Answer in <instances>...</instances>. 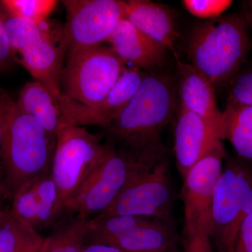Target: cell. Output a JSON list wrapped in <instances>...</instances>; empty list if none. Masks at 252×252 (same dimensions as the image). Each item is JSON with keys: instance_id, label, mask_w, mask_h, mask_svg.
Returning <instances> with one entry per match:
<instances>
[{"instance_id": "cell-8", "label": "cell", "mask_w": 252, "mask_h": 252, "mask_svg": "<svg viewBox=\"0 0 252 252\" xmlns=\"http://www.w3.org/2000/svg\"><path fill=\"white\" fill-rule=\"evenodd\" d=\"M127 65L110 46L100 44L67 56L61 77L63 95L85 105L102 102Z\"/></svg>"}, {"instance_id": "cell-34", "label": "cell", "mask_w": 252, "mask_h": 252, "mask_svg": "<svg viewBox=\"0 0 252 252\" xmlns=\"http://www.w3.org/2000/svg\"><path fill=\"white\" fill-rule=\"evenodd\" d=\"M4 210V209L1 208V207H0V210Z\"/></svg>"}, {"instance_id": "cell-1", "label": "cell", "mask_w": 252, "mask_h": 252, "mask_svg": "<svg viewBox=\"0 0 252 252\" xmlns=\"http://www.w3.org/2000/svg\"><path fill=\"white\" fill-rule=\"evenodd\" d=\"M0 130V158L13 198L23 185L51 171L56 138L35 119L20 110L1 87Z\"/></svg>"}, {"instance_id": "cell-33", "label": "cell", "mask_w": 252, "mask_h": 252, "mask_svg": "<svg viewBox=\"0 0 252 252\" xmlns=\"http://www.w3.org/2000/svg\"><path fill=\"white\" fill-rule=\"evenodd\" d=\"M0 144H1V130H0Z\"/></svg>"}, {"instance_id": "cell-7", "label": "cell", "mask_w": 252, "mask_h": 252, "mask_svg": "<svg viewBox=\"0 0 252 252\" xmlns=\"http://www.w3.org/2000/svg\"><path fill=\"white\" fill-rule=\"evenodd\" d=\"M217 182L207 233L217 252H231L242 222L252 212V172L227 159Z\"/></svg>"}, {"instance_id": "cell-19", "label": "cell", "mask_w": 252, "mask_h": 252, "mask_svg": "<svg viewBox=\"0 0 252 252\" xmlns=\"http://www.w3.org/2000/svg\"><path fill=\"white\" fill-rule=\"evenodd\" d=\"M92 227V219L64 214L44 238L39 252H81Z\"/></svg>"}, {"instance_id": "cell-27", "label": "cell", "mask_w": 252, "mask_h": 252, "mask_svg": "<svg viewBox=\"0 0 252 252\" xmlns=\"http://www.w3.org/2000/svg\"><path fill=\"white\" fill-rule=\"evenodd\" d=\"M15 63L5 29L4 11L0 4V72L7 70Z\"/></svg>"}, {"instance_id": "cell-30", "label": "cell", "mask_w": 252, "mask_h": 252, "mask_svg": "<svg viewBox=\"0 0 252 252\" xmlns=\"http://www.w3.org/2000/svg\"><path fill=\"white\" fill-rule=\"evenodd\" d=\"M245 13L244 14L247 22L248 23L249 28L252 31V0L246 1L245 3Z\"/></svg>"}, {"instance_id": "cell-23", "label": "cell", "mask_w": 252, "mask_h": 252, "mask_svg": "<svg viewBox=\"0 0 252 252\" xmlns=\"http://www.w3.org/2000/svg\"><path fill=\"white\" fill-rule=\"evenodd\" d=\"M233 4L230 0H184L182 4L190 14L204 19L220 17Z\"/></svg>"}, {"instance_id": "cell-28", "label": "cell", "mask_w": 252, "mask_h": 252, "mask_svg": "<svg viewBox=\"0 0 252 252\" xmlns=\"http://www.w3.org/2000/svg\"><path fill=\"white\" fill-rule=\"evenodd\" d=\"M81 252H128L122 249L103 243H86Z\"/></svg>"}, {"instance_id": "cell-12", "label": "cell", "mask_w": 252, "mask_h": 252, "mask_svg": "<svg viewBox=\"0 0 252 252\" xmlns=\"http://www.w3.org/2000/svg\"><path fill=\"white\" fill-rule=\"evenodd\" d=\"M144 74L138 68L127 67L108 95L96 105H85L62 94L59 100L61 113L60 128L86 126L106 128L132 98Z\"/></svg>"}, {"instance_id": "cell-6", "label": "cell", "mask_w": 252, "mask_h": 252, "mask_svg": "<svg viewBox=\"0 0 252 252\" xmlns=\"http://www.w3.org/2000/svg\"><path fill=\"white\" fill-rule=\"evenodd\" d=\"M103 137L78 126L61 127L58 131L51 173L59 193L60 218L102 160L107 149Z\"/></svg>"}, {"instance_id": "cell-29", "label": "cell", "mask_w": 252, "mask_h": 252, "mask_svg": "<svg viewBox=\"0 0 252 252\" xmlns=\"http://www.w3.org/2000/svg\"><path fill=\"white\" fill-rule=\"evenodd\" d=\"M7 198L12 200V197H11L9 189H8L7 184H6L4 167H3L2 162L0 158V207L1 208H2L1 204Z\"/></svg>"}, {"instance_id": "cell-3", "label": "cell", "mask_w": 252, "mask_h": 252, "mask_svg": "<svg viewBox=\"0 0 252 252\" xmlns=\"http://www.w3.org/2000/svg\"><path fill=\"white\" fill-rule=\"evenodd\" d=\"M176 93L170 76L145 73L135 94L104 132L114 143L134 151L161 142L160 133L175 112Z\"/></svg>"}, {"instance_id": "cell-24", "label": "cell", "mask_w": 252, "mask_h": 252, "mask_svg": "<svg viewBox=\"0 0 252 252\" xmlns=\"http://www.w3.org/2000/svg\"><path fill=\"white\" fill-rule=\"evenodd\" d=\"M227 86L228 102L252 106V69L239 72Z\"/></svg>"}, {"instance_id": "cell-20", "label": "cell", "mask_w": 252, "mask_h": 252, "mask_svg": "<svg viewBox=\"0 0 252 252\" xmlns=\"http://www.w3.org/2000/svg\"><path fill=\"white\" fill-rule=\"evenodd\" d=\"M224 140L240 157L252 162V106L228 102L223 112Z\"/></svg>"}, {"instance_id": "cell-17", "label": "cell", "mask_w": 252, "mask_h": 252, "mask_svg": "<svg viewBox=\"0 0 252 252\" xmlns=\"http://www.w3.org/2000/svg\"><path fill=\"white\" fill-rule=\"evenodd\" d=\"M125 18L146 36L178 56L175 44L180 34L171 11L148 0L125 1Z\"/></svg>"}, {"instance_id": "cell-4", "label": "cell", "mask_w": 252, "mask_h": 252, "mask_svg": "<svg viewBox=\"0 0 252 252\" xmlns=\"http://www.w3.org/2000/svg\"><path fill=\"white\" fill-rule=\"evenodd\" d=\"M4 11L5 29L15 63L26 68L59 101L67 51L64 23L49 18L33 21Z\"/></svg>"}, {"instance_id": "cell-25", "label": "cell", "mask_w": 252, "mask_h": 252, "mask_svg": "<svg viewBox=\"0 0 252 252\" xmlns=\"http://www.w3.org/2000/svg\"><path fill=\"white\" fill-rule=\"evenodd\" d=\"M215 252L206 230L199 229L184 234L183 252Z\"/></svg>"}, {"instance_id": "cell-2", "label": "cell", "mask_w": 252, "mask_h": 252, "mask_svg": "<svg viewBox=\"0 0 252 252\" xmlns=\"http://www.w3.org/2000/svg\"><path fill=\"white\" fill-rule=\"evenodd\" d=\"M166 153L162 141L134 151L109 140L102 160L69 200L64 214L89 220L99 216L131 181L155 166Z\"/></svg>"}, {"instance_id": "cell-26", "label": "cell", "mask_w": 252, "mask_h": 252, "mask_svg": "<svg viewBox=\"0 0 252 252\" xmlns=\"http://www.w3.org/2000/svg\"><path fill=\"white\" fill-rule=\"evenodd\" d=\"M231 252H252V212L242 222Z\"/></svg>"}, {"instance_id": "cell-16", "label": "cell", "mask_w": 252, "mask_h": 252, "mask_svg": "<svg viewBox=\"0 0 252 252\" xmlns=\"http://www.w3.org/2000/svg\"><path fill=\"white\" fill-rule=\"evenodd\" d=\"M181 107L206 120L223 126V112L218 108L215 89L190 63L175 56Z\"/></svg>"}, {"instance_id": "cell-14", "label": "cell", "mask_w": 252, "mask_h": 252, "mask_svg": "<svg viewBox=\"0 0 252 252\" xmlns=\"http://www.w3.org/2000/svg\"><path fill=\"white\" fill-rule=\"evenodd\" d=\"M11 211L39 232L51 228L60 219L59 193L51 171L34 177L13 195Z\"/></svg>"}, {"instance_id": "cell-32", "label": "cell", "mask_w": 252, "mask_h": 252, "mask_svg": "<svg viewBox=\"0 0 252 252\" xmlns=\"http://www.w3.org/2000/svg\"><path fill=\"white\" fill-rule=\"evenodd\" d=\"M162 252H177V249L175 248V245L172 246V248H169L168 250H165V251Z\"/></svg>"}, {"instance_id": "cell-9", "label": "cell", "mask_w": 252, "mask_h": 252, "mask_svg": "<svg viewBox=\"0 0 252 252\" xmlns=\"http://www.w3.org/2000/svg\"><path fill=\"white\" fill-rule=\"evenodd\" d=\"M175 195L165 157L131 181L99 216L145 217L173 223Z\"/></svg>"}, {"instance_id": "cell-22", "label": "cell", "mask_w": 252, "mask_h": 252, "mask_svg": "<svg viewBox=\"0 0 252 252\" xmlns=\"http://www.w3.org/2000/svg\"><path fill=\"white\" fill-rule=\"evenodd\" d=\"M56 0H1L2 7L9 14L33 21L47 19L59 4Z\"/></svg>"}, {"instance_id": "cell-18", "label": "cell", "mask_w": 252, "mask_h": 252, "mask_svg": "<svg viewBox=\"0 0 252 252\" xmlns=\"http://www.w3.org/2000/svg\"><path fill=\"white\" fill-rule=\"evenodd\" d=\"M16 105L20 110L31 116L55 138L61 124L59 101L38 81L28 83L19 93Z\"/></svg>"}, {"instance_id": "cell-11", "label": "cell", "mask_w": 252, "mask_h": 252, "mask_svg": "<svg viewBox=\"0 0 252 252\" xmlns=\"http://www.w3.org/2000/svg\"><path fill=\"white\" fill-rule=\"evenodd\" d=\"M226 158L223 142L195 163L184 177L181 198L185 206L184 234L206 230L214 190Z\"/></svg>"}, {"instance_id": "cell-13", "label": "cell", "mask_w": 252, "mask_h": 252, "mask_svg": "<svg viewBox=\"0 0 252 252\" xmlns=\"http://www.w3.org/2000/svg\"><path fill=\"white\" fill-rule=\"evenodd\" d=\"M223 140V126L180 107L176 122L174 150L177 169L182 177Z\"/></svg>"}, {"instance_id": "cell-15", "label": "cell", "mask_w": 252, "mask_h": 252, "mask_svg": "<svg viewBox=\"0 0 252 252\" xmlns=\"http://www.w3.org/2000/svg\"><path fill=\"white\" fill-rule=\"evenodd\" d=\"M107 43L127 67L151 70L161 65L166 59L167 49L146 36L125 17Z\"/></svg>"}, {"instance_id": "cell-10", "label": "cell", "mask_w": 252, "mask_h": 252, "mask_svg": "<svg viewBox=\"0 0 252 252\" xmlns=\"http://www.w3.org/2000/svg\"><path fill=\"white\" fill-rule=\"evenodd\" d=\"M67 56L107 42L125 17V1L64 0Z\"/></svg>"}, {"instance_id": "cell-31", "label": "cell", "mask_w": 252, "mask_h": 252, "mask_svg": "<svg viewBox=\"0 0 252 252\" xmlns=\"http://www.w3.org/2000/svg\"><path fill=\"white\" fill-rule=\"evenodd\" d=\"M9 210H0V225L3 223L6 216H7L8 212Z\"/></svg>"}, {"instance_id": "cell-21", "label": "cell", "mask_w": 252, "mask_h": 252, "mask_svg": "<svg viewBox=\"0 0 252 252\" xmlns=\"http://www.w3.org/2000/svg\"><path fill=\"white\" fill-rule=\"evenodd\" d=\"M44 238L15 216L9 209L0 225V252H39Z\"/></svg>"}, {"instance_id": "cell-5", "label": "cell", "mask_w": 252, "mask_h": 252, "mask_svg": "<svg viewBox=\"0 0 252 252\" xmlns=\"http://www.w3.org/2000/svg\"><path fill=\"white\" fill-rule=\"evenodd\" d=\"M244 15L230 14L197 25L187 46L190 64L215 89L239 72L251 48Z\"/></svg>"}]
</instances>
